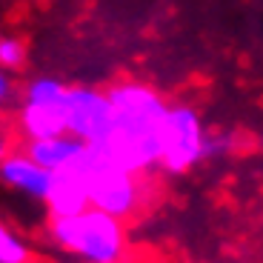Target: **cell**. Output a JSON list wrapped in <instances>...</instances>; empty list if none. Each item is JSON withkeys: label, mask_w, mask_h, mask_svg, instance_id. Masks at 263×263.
Wrapping results in <instances>:
<instances>
[{"label": "cell", "mask_w": 263, "mask_h": 263, "mask_svg": "<svg viewBox=\"0 0 263 263\" xmlns=\"http://www.w3.org/2000/svg\"><path fill=\"white\" fill-rule=\"evenodd\" d=\"M66 132L80 138L89 146H100L115 126V109L109 92L86 89V86H69L63 98Z\"/></svg>", "instance_id": "cell-4"}, {"label": "cell", "mask_w": 263, "mask_h": 263, "mask_svg": "<svg viewBox=\"0 0 263 263\" xmlns=\"http://www.w3.org/2000/svg\"><path fill=\"white\" fill-rule=\"evenodd\" d=\"M23 60H26V49H23V43L14 37H3L0 40V66L3 69H17V66H23Z\"/></svg>", "instance_id": "cell-11"}, {"label": "cell", "mask_w": 263, "mask_h": 263, "mask_svg": "<svg viewBox=\"0 0 263 263\" xmlns=\"http://www.w3.org/2000/svg\"><path fill=\"white\" fill-rule=\"evenodd\" d=\"M0 40H3V34H0Z\"/></svg>", "instance_id": "cell-15"}, {"label": "cell", "mask_w": 263, "mask_h": 263, "mask_svg": "<svg viewBox=\"0 0 263 263\" xmlns=\"http://www.w3.org/2000/svg\"><path fill=\"white\" fill-rule=\"evenodd\" d=\"M17 123L26 140H43L54 138L66 132V118H63V103H32L23 100L17 112Z\"/></svg>", "instance_id": "cell-8"}, {"label": "cell", "mask_w": 263, "mask_h": 263, "mask_svg": "<svg viewBox=\"0 0 263 263\" xmlns=\"http://www.w3.org/2000/svg\"><path fill=\"white\" fill-rule=\"evenodd\" d=\"M12 98V78H9V69L0 66V106Z\"/></svg>", "instance_id": "cell-13"}, {"label": "cell", "mask_w": 263, "mask_h": 263, "mask_svg": "<svg viewBox=\"0 0 263 263\" xmlns=\"http://www.w3.org/2000/svg\"><path fill=\"white\" fill-rule=\"evenodd\" d=\"M115 109V126L98 146L118 166L129 172H146L160 166L163 149V120L169 106L158 92L140 83H120L109 92Z\"/></svg>", "instance_id": "cell-1"}, {"label": "cell", "mask_w": 263, "mask_h": 263, "mask_svg": "<svg viewBox=\"0 0 263 263\" xmlns=\"http://www.w3.org/2000/svg\"><path fill=\"white\" fill-rule=\"evenodd\" d=\"M54 172L43 169L37 160H32L26 152H9L6 158L0 160V180L12 189H17L20 195L43 200L49 195Z\"/></svg>", "instance_id": "cell-6"}, {"label": "cell", "mask_w": 263, "mask_h": 263, "mask_svg": "<svg viewBox=\"0 0 263 263\" xmlns=\"http://www.w3.org/2000/svg\"><path fill=\"white\" fill-rule=\"evenodd\" d=\"M206 132L200 115L189 106H175L166 112L163 120V149H160V166L166 172H186L203 160Z\"/></svg>", "instance_id": "cell-5"}, {"label": "cell", "mask_w": 263, "mask_h": 263, "mask_svg": "<svg viewBox=\"0 0 263 263\" xmlns=\"http://www.w3.org/2000/svg\"><path fill=\"white\" fill-rule=\"evenodd\" d=\"M26 260H29V243L23 240V235L0 220V263H26Z\"/></svg>", "instance_id": "cell-10"}, {"label": "cell", "mask_w": 263, "mask_h": 263, "mask_svg": "<svg viewBox=\"0 0 263 263\" xmlns=\"http://www.w3.org/2000/svg\"><path fill=\"white\" fill-rule=\"evenodd\" d=\"M9 152H12V146H9V138H6V132L0 129V160L6 158Z\"/></svg>", "instance_id": "cell-14"}, {"label": "cell", "mask_w": 263, "mask_h": 263, "mask_svg": "<svg viewBox=\"0 0 263 263\" xmlns=\"http://www.w3.org/2000/svg\"><path fill=\"white\" fill-rule=\"evenodd\" d=\"M232 149V140L226 135H206V149H203V158H220Z\"/></svg>", "instance_id": "cell-12"}, {"label": "cell", "mask_w": 263, "mask_h": 263, "mask_svg": "<svg viewBox=\"0 0 263 263\" xmlns=\"http://www.w3.org/2000/svg\"><path fill=\"white\" fill-rule=\"evenodd\" d=\"M49 237L58 249L86 263H118L126 249L120 217L98 206H86L74 215H54Z\"/></svg>", "instance_id": "cell-2"}, {"label": "cell", "mask_w": 263, "mask_h": 263, "mask_svg": "<svg viewBox=\"0 0 263 263\" xmlns=\"http://www.w3.org/2000/svg\"><path fill=\"white\" fill-rule=\"evenodd\" d=\"M43 203L52 212V217L54 215H74V212L86 209L89 206V195H86V186H83L78 172L74 169L54 172L49 195L43 197Z\"/></svg>", "instance_id": "cell-9"}, {"label": "cell", "mask_w": 263, "mask_h": 263, "mask_svg": "<svg viewBox=\"0 0 263 263\" xmlns=\"http://www.w3.org/2000/svg\"><path fill=\"white\" fill-rule=\"evenodd\" d=\"M69 169H74L80 175V180H83L86 195H89V206H98V209L109 212V215L120 217V220L129 217L140 206L138 172L118 166L98 146H86L83 155Z\"/></svg>", "instance_id": "cell-3"}, {"label": "cell", "mask_w": 263, "mask_h": 263, "mask_svg": "<svg viewBox=\"0 0 263 263\" xmlns=\"http://www.w3.org/2000/svg\"><path fill=\"white\" fill-rule=\"evenodd\" d=\"M89 143H83L80 138L63 132L54 138H43V140H26V155L32 160H37L43 169L49 172H63L83 155V149Z\"/></svg>", "instance_id": "cell-7"}]
</instances>
